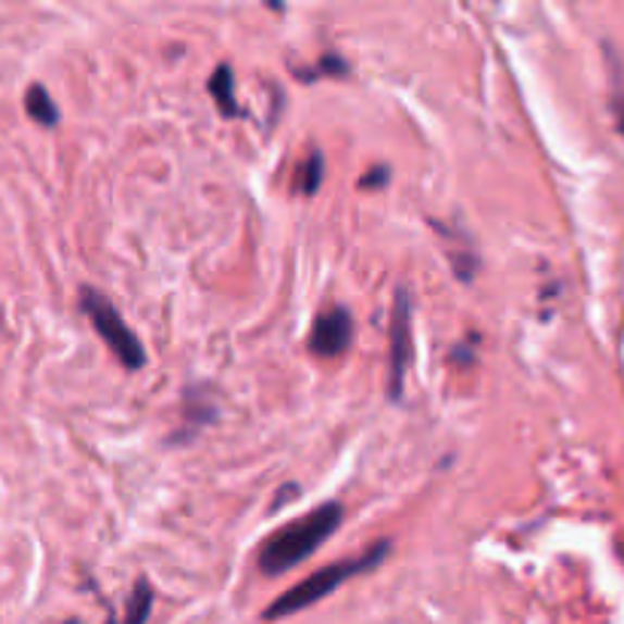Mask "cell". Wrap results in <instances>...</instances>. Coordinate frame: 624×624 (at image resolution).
Instances as JSON below:
<instances>
[{
	"mask_svg": "<svg viewBox=\"0 0 624 624\" xmlns=\"http://www.w3.org/2000/svg\"><path fill=\"white\" fill-rule=\"evenodd\" d=\"M79 302H83V311L89 314L91 326L98 329V335L107 341V348L113 350V357L125 369H140V365L147 363V353L140 348L137 335L128 329V323L120 317V311L113 308V302L107 299L104 292L86 287L83 296H79Z\"/></svg>",
	"mask_w": 624,
	"mask_h": 624,
	"instance_id": "cell-3",
	"label": "cell"
},
{
	"mask_svg": "<svg viewBox=\"0 0 624 624\" xmlns=\"http://www.w3.org/2000/svg\"><path fill=\"white\" fill-rule=\"evenodd\" d=\"M320 180H323V155L317 150H311V155L304 159L302 171H299V192L302 196H314L320 189Z\"/></svg>",
	"mask_w": 624,
	"mask_h": 624,
	"instance_id": "cell-9",
	"label": "cell"
},
{
	"mask_svg": "<svg viewBox=\"0 0 624 624\" xmlns=\"http://www.w3.org/2000/svg\"><path fill=\"white\" fill-rule=\"evenodd\" d=\"M211 95L216 107H220V113L223 116H238V101H235V76H232V67L228 64H220L216 67V74L211 76Z\"/></svg>",
	"mask_w": 624,
	"mask_h": 624,
	"instance_id": "cell-7",
	"label": "cell"
},
{
	"mask_svg": "<svg viewBox=\"0 0 624 624\" xmlns=\"http://www.w3.org/2000/svg\"><path fill=\"white\" fill-rule=\"evenodd\" d=\"M387 554H390V542H375L369 551L357 554V558H345V561H335L329 563V566H320L317 573H311L308 578H302L296 588H289V591L280 594L272 607L265 609V619L274 622V619H287V615L302 612V609H308L311 603L323 600L326 594H333L335 588H341L348 578L360 576V573L372 570V566H378Z\"/></svg>",
	"mask_w": 624,
	"mask_h": 624,
	"instance_id": "cell-2",
	"label": "cell"
},
{
	"mask_svg": "<svg viewBox=\"0 0 624 624\" xmlns=\"http://www.w3.org/2000/svg\"><path fill=\"white\" fill-rule=\"evenodd\" d=\"M348 74V64L338 59V55H326V59L320 61V67L311 74V79H317V76H345Z\"/></svg>",
	"mask_w": 624,
	"mask_h": 624,
	"instance_id": "cell-10",
	"label": "cell"
},
{
	"mask_svg": "<svg viewBox=\"0 0 624 624\" xmlns=\"http://www.w3.org/2000/svg\"><path fill=\"white\" fill-rule=\"evenodd\" d=\"M390 365H387V387L390 396L399 399L402 396V384H405V372L411 363V289H396L394 314H390Z\"/></svg>",
	"mask_w": 624,
	"mask_h": 624,
	"instance_id": "cell-4",
	"label": "cell"
},
{
	"mask_svg": "<svg viewBox=\"0 0 624 624\" xmlns=\"http://www.w3.org/2000/svg\"><path fill=\"white\" fill-rule=\"evenodd\" d=\"M387 183V167H372V174H365L360 180V189H372V186H384Z\"/></svg>",
	"mask_w": 624,
	"mask_h": 624,
	"instance_id": "cell-11",
	"label": "cell"
},
{
	"mask_svg": "<svg viewBox=\"0 0 624 624\" xmlns=\"http://www.w3.org/2000/svg\"><path fill=\"white\" fill-rule=\"evenodd\" d=\"M341 515H345L341 502H323L314 512L284 524L259 548V570L265 576H280V573L308 561L338 531Z\"/></svg>",
	"mask_w": 624,
	"mask_h": 624,
	"instance_id": "cell-1",
	"label": "cell"
},
{
	"mask_svg": "<svg viewBox=\"0 0 624 624\" xmlns=\"http://www.w3.org/2000/svg\"><path fill=\"white\" fill-rule=\"evenodd\" d=\"M25 110H28L30 120L37 122V125H43V128H55L59 125V107L49 98V91L43 86H30L25 91Z\"/></svg>",
	"mask_w": 624,
	"mask_h": 624,
	"instance_id": "cell-6",
	"label": "cell"
},
{
	"mask_svg": "<svg viewBox=\"0 0 624 624\" xmlns=\"http://www.w3.org/2000/svg\"><path fill=\"white\" fill-rule=\"evenodd\" d=\"M152 609V588L147 578H137L132 597L125 603V624H147Z\"/></svg>",
	"mask_w": 624,
	"mask_h": 624,
	"instance_id": "cell-8",
	"label": "cell"
},
{
	"mask_svg": "<svg viewBox=\"0 0 624 624\" xmlns=\"http://www.w3.org/2000/svg\"><path fill=\"white\" fill-rule=\"evenodd\" d=\"M350 338H353V320H350L348 308H329L314 320L311 335H308V350L323 360L341 357L350 348Z\"/></svg>",
	"mask_w": 624,
	"mask_h": 624,
	"instance_id": "cell-5",
	"label": "cell"
}]
</instances>
